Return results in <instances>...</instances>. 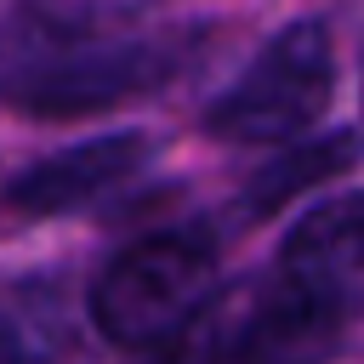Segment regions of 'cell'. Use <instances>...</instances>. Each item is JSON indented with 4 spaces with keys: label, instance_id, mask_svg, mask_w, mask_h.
Wrapping results in <instances>:
<instances>
[{
    "label": "cell",
    "instance_id": "1",
    "mask_svg": "<svg viewBox=\"0 0 364 364\" xmlns=\"http://www.w3.org/2000/svg\"><path fill=\"white\" fill-rule=\"evenodd\" d=\"M188 63L176 34H131V28H74L23 11V28L6 34L0 51V97L40 119L97 114L125 97L159 91Z\"/></svg>",
    "mask_w": 364,
    "mask_h": 364
},
{
    "label": "cell",
    "instance_id": "2",
    "mask_svg": "<svg viewBox=\"0 0 364 364\" xmlns=\"http://www.w3.org/2000/svg\"><path fill=\"white\" fill-rule=\"evenodd\" d=\"M216 245L210 233L171 228L125 245L91 284V318L114 347H171L216 307Z\"/></svg>",
    "mask_w": 364,
    "mask_h": 364
},
{
    "label": "cell",
    "instance_id": "3",
    "mask_svg": "<svg viewBox=\"0 0 364 364\" xmlns=\"http://www.w3.org/2000/svg\"><path fill=\"white\" fill-rule=\"evenodd\" d=\"M330 34L324 23H290L279 28L250 68L205 108V131L222 142H296L330 102Z\"/></svg>",
    "mask_w": 364,
    "mask_h": 364
},
{
    "label": "cell",
    "instance_id": "4",
    "mask_svg": "<svg viewBox=\"0 0 364 364\" xmlns=\"http://www.w3.org/2000/svg\"><path fill=\"white\" fill-rule=\"evenodd\" d=\"M154 136L148 131H114V136H91V142H74L51 159H34L28 171H17V182L6 188L11 210H28V216H57V210H80L114 188H125L131 176L148 171L154 159Z\"/></svg>",
    "mask_w": 364,
    "mask_h": 364
},
{
    "label": "cell",
    "instance_id": "5",
    "mask_svg": "<svg viewBox=\"0 0 364 364\" xmlns=\"http://www.w3.org/2000/svg\"><path fill=\"white\" fill-rule=\"evenodd\" d=\"M279 279L353 313L364 290V193H336L313 205L279 250Z\"/></svg>",
    "mask_w": 364,
    "mask_h": 364
},
{
    "label": "cell",
    "instance_id": "6",
    "mask_svg": "<svg viewBox=\"0 0 364 364\" xmlns=\"http://www.w3.org/2000/svg\"><path fill=\"white\" fill-rule=\"evenodd\" d=\"M74 341L80 318L57 273H17L0 284V364H63Z\"/></svg>",
    "mask_w": 364,
    "mask_h": 364
},
{
    "label": "cell",
    "instance_id": "7",
    "mask_svg": "<svg viewBox=\"0 0 364 364\" xmlns=\"http://www.w3.org/2000/svg\"><path fill=\"white\" fill-rule=\"evenodd\" d=\"M353 159H358L353 131H330V136H296V142L273 148V159H267V165L250 176V188H245V210H250V216H267V210H279L284 199H296L301 188L324 182V176H341Z\"/></svg>",
    "mask_w": 364,
    "mask_h": 364
}]
</instances>
